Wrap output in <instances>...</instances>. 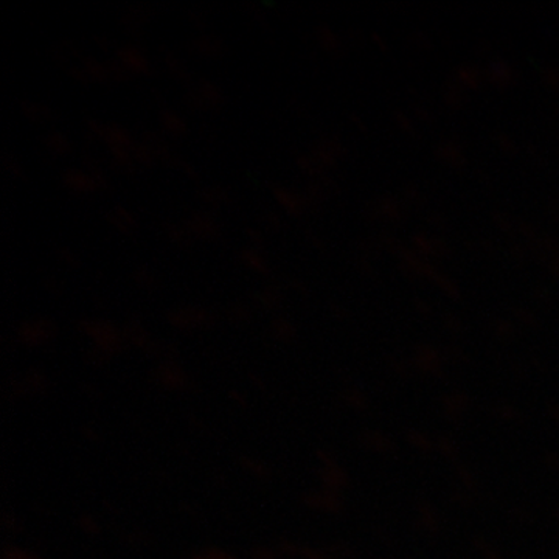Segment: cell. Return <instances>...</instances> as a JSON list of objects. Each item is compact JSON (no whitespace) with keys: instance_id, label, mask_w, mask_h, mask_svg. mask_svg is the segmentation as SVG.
<instances>
[]
</instances>
